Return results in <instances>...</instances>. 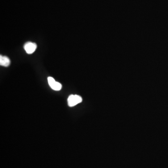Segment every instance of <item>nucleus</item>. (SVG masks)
Masks as SVG:
<instances>
[{
	"mask_svg": "<svg viewBox=\"0 0 168 168\" xmlns=\"http://www.w3.org/2000/svg\"><path fill=\"white\" fill-rule=\"evenodd\" d=\"M82 99L80 96L78 95H71L68 99V106L70 107H74L75 105L81 103Z\"/></svg>",
	"mask_w": 168,
	"mask_h": 168,
	"instance_id": "nucleus-1",
	"label": "nucleus"
},
{
	"mask_svg": "<svg viewBox=\"0 0 168 168\" xmlns=\"http://www.w3.org/2000/svg\"><path fill=\"white\" fill-rule=\"evenodd\" d=\"M48 81L50 87L55 91H59L62 88V85L59 82H57L53 78H48Z\"/></svg>",
	"mask_w": 168,
	"mask_h": 168,
	"instance_id": "nucleus-2",
	"label": "nucleus"
},
{
	"mask_svg": "<svg viewBox=\"0 0 168 168\" xmlns=\"http://www.w3.org/2000/svg\"><path fill=\"white\" fill-rule=\"evenodd\" d=\"M36 47L37 45L35 43L29 42L25 44L24 46V49L27 53L31 54L36 51Z\"/></svg>",
	"mask_w": 168,
	"mask_h": 168,
	"instance_id": "nucleus-3",
	"label": "nucleus"
},
{
	"mask_svg": "<svg viewBox=\"0 0 168 168\" xmlns=\"http://www.w3.org/2000/svg\"><path fill=\"white\" fill-rule=\"evenodd\" d=\"M10 59L7 56H2L1 55L0 56V65L2 66L7 67L10 65Z\"/></svg>",
	"mask_w": 168,
	"mask_h": 168,
	"instance_id": "nucleus-4",
	"label": "nucleus"
}]
</instances>
